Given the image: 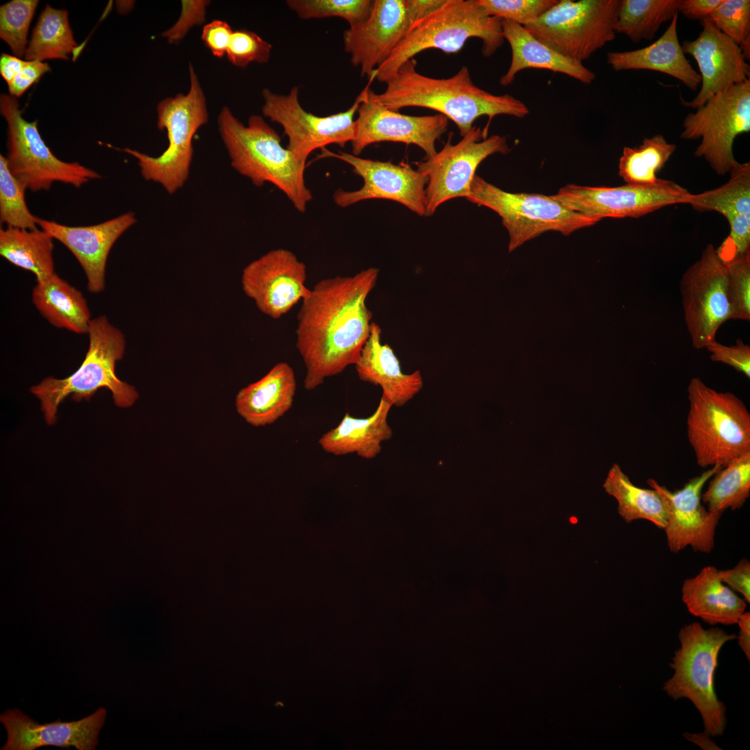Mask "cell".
<instances>
[{
  "mask_svg": "<svg viewBox=\"0 0 750 750\" xmlns=\"http://www.w3.org/2000/svg\"><path fill=\"white\" fill-rule=\"evenodd\" d=\"M379 269L318 281L297 313L296 348L303 362V386L313 390L326 378L357 362L370 331L372 312L366 305Z\"/></svg>",
  "mask_w": 750,
  "mask_h": 750,
  "instance_id": "obj_1",
  "label": "cell"
},
{
  "mask_svg": "<svg viewBox=\"0 0 750 750\" xmlns=\"http://www.w3.org/2000/svg\"><path fill=\"white\" fill-rule=\"evenodd\" d=\"M416 66L414 58L404 62L386 81L383 92L376 94L370 90L372 99L396 111L407 107L435 110L453 122L462 137L481 116L488 117L483 129L488 135L490 124L494 117L506 115L523 118L529 113L527 106L515 97L508 94L496 95L476 85L466 66L447 78L422 74Z\"/></svg>",
  "mask_w": 750,
  "mask_h": 750,
  "instance_id": "obj_2",
  "label": "cell"
},
{
  "mask_svg": "<svg viewBox=\"0 0 750 750\" xmlns=\"http://www.w3.org/2000/svg\"><path fill=\"white\" fill-rule=\"evenodd\" d=\"M219 131L228 153L231 166L257 187L274 185L304 212L312 199L305 181L306 165L281 144V138L263 118L251 115L247 125L228 107L218 117Z\"/></svg>",
  "mask_w": 750,
  "mask_h": 750,
  "instance_id": "obj_3",
  "label": "cell"
},
{
  "mask_svg": "<svg viewBox=\"0 0 750 750\" xmlns=\"http://www.w3.org/2000/svg\"><path fill=\"white\" fill-rule=\"evenodd\" d=\"M472 38L481 40L485 57L491 56L505 41L502 20L488 16L478 0H446L440 8L410 26L369 80L385 83L404 62L417 54L431 49L447 54L457 53Z\"/></svg>",
  "mask_w": 750,
  "mask_h": 750,
  "instance_id": "obj_4",
  "label": "cell"
},
{
  "mask_svg": "<svg viewBox=\"0 0 750 750\" xmlns=\"http://www.w3.org/2000/svg\"><path fill=\"white\" fill-rule=\"evenodd\" d=\"M89 347L81 366L70 376L59 379L47 377L31 392L41 403L47 423L53 424L58 407L68 396L75 401L89 400L99 389L110 390L115 405L128 408L138 398L133 385L120 380L116 362L124 356L126 339L105 315L92 319L88 331Z\"/></svg>",
  "mask_w": 750,
  "mask_h": 750,
  "instance_id": "obj_5",
  "label": "cell"
},
{
  "mask_svg": "<svg viewBox=\"0 0 750 750\" xmlns=\"http://www.w3.org/2000/svg\"><path fill=\"white\" fill-rule=\"evenodd\" d=\"M687 434L701 467H724L750 453V413L734 394L717 392L699 378L688 387Z\"/></svg>",
  "mask_w": 750,
  "mask_h": 750,
  "instance_id": "obj_6",
  "label": "cell"
},
{
  "mask_svg": "<svg viewBox=\"0 0 750 750\" xmlns=\"http://www.w3.org/2000/svg\"><path fill=\"white\" fill-rule=\"evenodd\" d=\"M735 638L717 627L705 629L697 622L684 626L678 634L681 647L670 664L674 674L663 686L672 699L693 703L712 737L722 735L726 725V706L715 690L717 658L723 645Z\"/></svg>",
  "mask_w": 750,
  "mask_h": 750,
  "instance_id": "obj_7",
  "label": "cell"
},
{
  "mask_svg": "<svg viewBox=\"0 0 750 750\" xmlns=\"http://www.w3.org/2000/svg\"><path fill=\"white\" fill-rule=\"evenodd\" d=\"M190 87L187 94L167 97L158 106V127L167 134L168 146L158 156L124 149L138 161L143 178L160 184L173 194L188 180L193 156L192 139L208 122L206 99L192 65H189Z\"/></svg>",
  "mask_w": 750,
  "mask_h": 750,
  "instance_id": "obj_8",
  "label": "cell"
},
{
  "mask_svg": "<svg viewBox=\"0 0 750 750\" xmlns=\"http://www.w3.org/2000/svg\"><path fill=\"white\" fill-rule=\"evenodd\" d=\"M467 199L499 215L509 234V252L544 232L569 235L598 222L570 210L552 196L506 192L476 175Z\"/></svg>",
  "mask_w": 750,
  "mask_h": 750,
  "instance_id": "obj_9",
  "label": "cell"
},
{
  "mask_svg": "<svg viewBox=\"0 0 750 750\" xmlns=\"http://www.w3.org/2000/svg\"><path fill=\"white\" fill-rule=\"evenodd\" d=\"M620 0H558L524 26L561 55L583 62L615 39Z\"/></svg>",
  "mask_w": 750,
  "mask_h": 750,
  "instance_id": "obj_10",
  "label": "cell"
},
{
  "mask_svg": "<svg viewBox=\"0 0 750 750\" xmlns=\"http://www.w3.org/2000/svg\"><path fill=\"white\" fill-rule=\"evenodd\" d=\"M0 110L8 125V167L26 189L33 192L47 190L54 182L80 188L100 177L94 170L78 162L58 158L40 135L38 121L28 122L23 117L16 98L1 94Z\"/></svg>",
  "mask_w": 750,
  "mask_h": 750,
  "instance_id": "obj_11",
  "label": "cell"
},
{
  "mask_svg": "<svg viewBox=\"0 0 750 750\" xmlns=\"http://www.w3.org/2000/svg\"><path fill=\"white\" fill-rule=\"evenodd\" d=\"M680 138L701 139L694 155L703 158L719 175L738 162L733 154L736 137L750 131V80L731 86L689 113Z\"/></svg>",
  "mask_w": 750,
  "mask_h": 750,
  "instance_id": "obj_12",
  "label": "cell"
},
{
  "mask_svg": "<svg viewBox=\"0 0 750 750\" xmlns=\"http://www.w3.org/2000/svg\"><path fill=\"white\" fill-rule=\"evenodd\" d=\"M371 82L357 96L346 110L328 116L307 112L299 100V88L294 86L288 94L274 93L264 89L262 112L272 122L280 124L288 138L287 148L300 162L306 165L309 155L326 145L344 147L351 142L356 133L354 118Z\"/></svg>",
  "mask_w": 750,
  "mask_h": 750,
  "instance_id": "obj_13",
  "label": "cell"
},
{
  "mask_svg": "<svg viewBox=\"0 0 750 750\" xmlns=\"http://www.w3.org/2000/svg\"><path fill=\"white\" fill-rule=\"evenodd\" d=\"M452 135L442 149L424 160L415 162L417 169L428 177L426 187V215L434 214L437 208L448 200L467 199L476 170L487 157L510 151L505 136L488 137L483 129L474 126L456 144Z\"/></svg>",
  "mask_w": 750,
  "mask_h": 750,
  "instance_id": "obj_14",
  "label": "cell"
},
{
  "mask_svg": "<svg viewBox=\"0 0 750 750\" xmlns=\"http://www.w3.org/2000/svg\"><path fill=\"white\" fill-rule=\"evenodd\" d=\"M685 323L692 346L701 349L715 340L720 326L733 319L726 265L708 244L680 281Z\"/></svg>",
  "mask_w": 750,
  "mask_h": 750,
  "instance_id": "obj_15",
  "label": "cell"
},
{
  "mask_svg": "<svg viewBox=\"0 0 750 750\" xmlns=\"http://www.w3.org/2000/svg\"><path fill=\"white\" fill-rule=\"evenodd\" d=\"M690 192L672 181L652 185L589 187L569 184L552 197L572 211L599 222L605 217L644 216L663 207L685 204Z\"/></svg>",
  "mask_w": 750,
  "mask_h": 750,
  "instance_id": "obj_16",
  "label": "cell"
},
{
  "mask_svg": "<svg viewBox=\"0 0 750 750\" xmlns=\"http://www.w3.org/2000/svg\"><path fill=\"white\" fill-rule=\"evenodd\" d=\"M306 278V265L291 251L279 248L248 264L241 285L262 313L277 319L309 296Z\"/></svg>",
  "mask_w": 750,
  "mask_h": 750,
  "instance_id": "obj_17",
  "label": "cell"
},
{
  "mask_svg": "<svg viewBox=\"0 0 750 750\" xmlns=\"http://www.w3.org/2000/svg\"><path fill=\"white\" fill-rule=\"evenodd\" d=\"M333 155L351 165L353 173L363 180L358 190L338 189L333 195L337 206L346 208L364 200L387 199L402 204L418 215H426L428 177L424 173L403 161L394 164L347 152Z\"/></svg>",
  "mask_w": 750,
  "mask_h": 750,
  "instance_id": "obj_18",
  "label": "cell"
},
{
  "mask_svg": "<svg viewBox=\"0 0 750 750\" xmlns=\"http://www.w3.org/2000/svg\"><path fill=\"white\" fill-rule=\"evenodd\" d=\"M357 114L356 133L351 142L355 156L371 144L392 142L416 145L424 151L426 158L431 157L437 152L435 142L449 124V119L439 113L412 116L389 109L372 99L370 88Z\"/></svg>",
  "mask_w": 750,
  "mask_h": 750,
  "instance_id": "obj_19",
  "label": "cell"
},
{
  "mask_svg": "<svg viewBox=\"0 0 750 750\" xmlns=\"http://www.w3.org/2000/svg\"><path fill=\"white\" fill-rule=\"evenodd\" d=\"M721 468L715 465L690 480L683 488L670 491L653 478L647 483L661 497L667 512L665 531L671 551L677 553L687 546L694 551L709 553L714 547L715 533L722 514L706 510L701 503L706 483Z\"/></svg>",
  "mask_w": 750,
  "mask_h": 750,
  "instance_id": "obj_20",
  "label": "cell"
},
{
  "mask_svg": "<svg viewBox=\"0 0 750 750\" xmlns=\"http://www.w3.org/2000/svg\"><path fill=\"white\" fill-rule=\"evenodd\" d=\"M411 24L404 0H374L362 22L343 32L344 51L351 64L368 78L406 35Z\"/></svg>",
  "mask_w": 750,
  "mask_h": 750,
  "instance_id": "obj_21",
  "label": "cell"
},
{
  "mask_svg": "<svg viewBox=\"0 0 750 750\" xmlns=\"http://www.w3.org/2000/svg\"><path fill=\"white\" fill-rule=\"evenodd\" d=\"M702 30L693 40L681 45L685 53L696 60L700 72L701 89L687 107L697 108L717 92L749 80L750 66L740 46L723 33L709 19L701 20Z\"/></svg>",
  "mask_w": 750,
  "mask_h": 750,
  "instance_id": "obj_22",
  "label": "cell"
},
{
  "mask_svg": "<svg viewBox=\"0 0 750 750\" xmlns=\"http://www.w3.org/2000/svg\"><path fill=\"white\" fill-rule=\"evenodd\" d=\"M724 185L699 194H690L685 204L699 211L714 210L728 221L730 232L716 249L725 263L750 253V163L737 162Z\"/></svg>",
  "mask_w": 750,
  "mask_h": 750,
  "instance_id": "obj_23",
  "label": "cell"
},
{
  "mask_svg": "<svg viewBox=\"0 0 750 750\" xmlns=\"http://www.w3.org/2000/svg\"><path fill=\"white\" fill-rule=\"evenodd\" d=\"M106 710L100 708L94 713L77 721L39 724L18 709L7 710L0 721L7 731V741L1 750H34L44 746L75 747L78 750H94L103 726Z\"/></svg>",
  "mask_w": 750,
  "mask_h": 750,
  "instance_id": "obj_24",
  "label": "cell"
},
{
  "mask_svg": "<svg viewBox=\"0 0 750 750\" xmlns=\"http://www.w3.org/2000/svg\"><path fill=\"white\" fill-rule=\"evenodd\" d=\"M135 222L134 213L128 212L92 226H69L42 219L38 225L72 252L85 272L88 290L97 294L105 288L106 266L110 249Z\"/></svg>",
  "mask_w": 750,
  "mask_h": 750,
  "instance_id": "obj_25",
  "label": "cell"
},
{
  "mask_svg": "<svg viewBox=\"0 0 750 750\" xmlns=\"http://www.w3.org/2000/svg\"><path fill=\"white\" fill-rule=\"evenodd\" d=\"M382 330L372 323L369 336L355 364L360 380L378 385L382 397L392 406L401 407L411 400L423 388V378L419 370L404 374L392 347L381 342Z\"/></svg>",
  "mask_w": 750,
  "mask_h": 750,
  "instance_id": "obj_26",
  "label": "cell"
},
{
  "mask_svg": "<svg viewBox=\"0 0 750 750\" xmlns=\"http://www.w3.org/2000/svg\"><path fill=\"white\" fill-rule=\"evenodd\" d=\"M296 390L294 369L285 362H278L261 378L238 391L237 412L252 426L270 425L292 408Z\"/></svg>",
  "mask_w": 750,
  "mask_h": 750,
  "instance_id": "obj_27",
  "label": "cell"
},
{
  "mask_svg": "<svg viewBox=\"0 0 750 750\" xmlns=\"http://www.w3.org/2000/svg\"><path fill=\"white\" fill-rule=\"evenodd\" d=\"M504 40L511 49L508 71L500 78L502 86L510 85L516 74L526 69L549 70L569 76L584 84L591 83L596 74L583 62L565 57L532 35L524 26L502 20Z\"/></svg>",
  "mask_w": 750,
  "mask_h": 750,
  "instance_id": "obj_28",
  "label": "cell"
},
{
  "mask_svg": "<svg viewBox=\"0 0 750 750\" xmlns=\"http://www.w3.org/2000/svg\"><path fill=\"white\" fill-rule=\"evenodd\" d=\"M678 12L670 21L661 37L643 48L626 51H610L607 63L615 71L646 69L660 72L676 78L695 91L701 76L685 56L677 33Z\"/></svg>",
  "mask_w": 750,
  "mask_h": 750,
  "instance_id": "obj_29",
  "label": "cell"
},
{
  "mask_svg": "<svg viewBox=\"0 0 750 750\" xmlns=\"http://www.w3.org/2000/svg\"><path fill=\"white\" fill-rule=\"evenodd\" d=\"M392 405L381 397L374 412L357 418L346 412L339 424L319 439L324 451L334 456L356 453L373 459L381 451V444L392 436L388 416Z\"/></svg>",
  "mask_w": 750,
  "mask_h": 750,
  "instance_id": "obj_30",
  "label": "cell"
},
{
  "mask_svg": "<svg viewBox=\"0 0 750 750\" xmlns=\"http://www.w3.org/2000/svg\"><path fill=\"white\" fill-rule=\"evenodd\" d=\"M718 569L707 566L694 577L685 579L682 599L688 611L711 625L737 624L744 612L746 601L724 585Z\"/></svg>",
  "mask_w": 750,
  "mask_h": 750,
  "instance_id": "obj_31",
  "label": "cell"
},
{
  "mask_svg": "<svg viewBox=\"0 0 750 750\" xmlns=\"http://www.w3.org/2000/svg\"><path fill=\"white\" fill-rule=\"evenodd\" d=\"M32 301L42 316L56 328L88 333L92 319L87 301L81 291L56 273L37 282Z\"/></svg>",
  "mask_w": 750,
  "mask_h": 750,
  "instance_id": "obj_32",
  "label": "cell"
},
{
  "mask_svg": "<svg viewBox=\"0 0 750 750\" xmlns=\"http://www.w3.org/2000/svg\"><path fill=\"white\" fill-rule=\"evenodd\" d=\"M53 238L38 228L0 229V255L16 267L32 272L42 281L54 272Z\"/></svg>",
  "mask_w": 750,
  "mask_h": 750,
  "instance_id": "obj_33",
  "label": "cell"
},
{
  "mask_svg": "<svg viewBox=\"0 0 750 750\" xmlns=\"http://www.w3.org/2000/svg\"><path fill=\"white\" fill-rule=\"evenodd\" d=\"M603 487L616 499L618 512L627 523L646 519L660 528L666 526V509L658 492L635 485L619 465L611 467Z\"/></svg>",
  "mask_w": 750,
  "mask_h": 750,
  "instance_id": "obj_34",
  "label": "cell"
},
{
  "mask_svg": "<svg viewBox=\"0 0 750 750\" xmlns=\"http://www.w3.org/2000/svg\"><path fill=\"white\" fill-rule=\"evenodd\" d=\"M78 44L66 10L46 5L34 27L24 57L26 60H68Z\"/></svg>",
  "mask_w": 750,
  "mask_h": 750,
  "instance_id": "obj_35",
  "label": "cell"
},
{
  "mask_svg": "<svg viewBox=\"0 0 750 750\" xmlns=\"http://www.w3.org/2000/svg\"><path fill=\"white\" fill-rule=\"evenodd\" d=\"M678 0H620L616 33L633 42L651 40L660 26L678 12Z\"/></svg>",
  "mask_w": 750,
  "mask_h": 750,
  "instance_id": "obj_36",
  "label": "cell"
},
{
  "mask_svg": "<svg viewBox=\"0 0 750 750\" xmlns=\"http://www.w3.org/2000/svg\"><path fill=\"white\" fill-rule=\"evenodd\" d=\"M676 149L675 144L669 143L660 134L645 138L638 147H624L619 160V176L626 184L655 185L660 180L657 173Z\"/></svg>",
  "mask_w": 750,
  "mask_h": 750,
  "instance_id": "obj_37",
  "label": "cell"
},
{
  "mask_svg": "<svg viewBox=\"0 0 750 750\" xmlns=\"http://www.w3.org/2000/svg\"><path fill=\"white\" fill-rule=\"evenodd\" d=\"M701 495L708 510L722 514L741 508L750 495V453L735 459L712 476Z\"/></svg>",
  "mask_w": 750,
  "mask_h": 750,
  "instance_id": "obj_38",
  "label": "cell"
},
{
  "mask_svg": "<svg viewBox=\"0 0 750 750\" xmlns=\"http://www.w3.org/2000/svg\"><path fill=\"white\" fill-rule=\"evenodd\" d=\"M25 186L10 172L5 156L0 155V222L8 227L33 230L40 218L33 215L25 200Z\"/></svg>",
  "mask_w": 750,
  "mask_h": 750,
  "instance_id": "obj_39",
  "label": "cell"
},
{
  "mask_svg": "<svg viewBox=\"0 0 750 750\" xmlns=\"http://www.w3.org/2000/svg\"><path fill=\"white\" fill-rule=\"evenodd\" d=\"M371 0H288V7L303 19L340 17L349 26L362 22L372 8Z\"/></svg>",
  "mask_w": 750,
  "mask_h": 750,
  "instance_id": "obj_40",
  "label": "cell"
},
{
  "mask_svg": "<svg viewBox=\"0 0 750 750\" xmlns=\"http://www.w3.org/2000/svg\"><path fill=\"white\" fill-rule=\"evenodd\" d=\"M38 4L37 0H12L0 8V38L18 58L25 54L29 26Z\"/></svg>",
  "mask_w": 750,
  "mask_h": 750,
  "instance_id": "obj_41",
  "label": "cell"
},
{
  "mask_svg": "<svg viewBox=\"0 0 750 750\" xmlns=\"http://www.w3.org/2000/svg\"><path fill=\"white\" fill-rule=\"evenodd\" d=\"M737 43L747 61L750 58V1L722 0L708 17Z\"/></svg>",
  "mask_w": 750,
  "mask_h": 750,
  "instance_id": "obj_42",
  "label": "cell"
},
{
  "mask_svg": "<svg viewBox=\"0 0 750 750\" xmlns=\"http://www.w3.org/2000/svg\"><path fill=\"white\" fill-rule=\"evenodd\" d=\"M558 0H478L485 12L523 26L536 22Z\"/></svg>",
  "mask_w": 750,
  "mask_h": 750,
  "instance_id": "obj_43",
  "label": "cell"
},
{
  "mask_svg": "<svg viewBox=\"0 0 750 750\" xmlns=\"http://www.w3.org/2000/svg\"><path fill=\"white\" fill-rule=\"evenodd\" d=\"M726 265L733 319L750 321V253Z\"/></svg>",
  "mask_w": 750,
  "mask_h": 750,
  "instance_id": "obj_44",
  "label": "cell"
},
{
  "mask_svg": "<svg viewBox=\"0 0 750 750\" xmlns=\"http://www.w3.org/2000/svg\"><path fill=\"white\" fill-rule=\"evenodd\" d=\"M271 50L272 45L258 35L242 29L233 31L226 53L233 65L244 67L252 62L266 63Z\"/></svg>",
  "mask_w": 750,
  "mask_h": 750,
  "instance_id": "obj_45",
  "label": "cell"
},
{
  "mask_svg": "<svg viewBox=\"0 0 750 750\" xmlns=\"http://www.w3.org/2000/svg\"><path fill=\"white\" fill-rule=\"evenodd\" d=\"M710 353V359L719 362L743 373L748 378L750 377V346L741 339H738L735 344L724 345L715 340L710 342L706 348Z\"/></svg>",
  "mask_w": 750,
  "mask_h": 750,
  "instance_id": "obj_46",
  "label": "cell"
},
{
  "mask_svg": "<svg viewBox=\"0 0 750 750\" xmlns=\"http://www.w3.org/2000/svg\"><path fill=\"white\" fill-rule=\"evenodd\" d=\"M208 3L206 1H183L182 13L178 22L162 35L169 42L183 38L190 26L204 20L205 7Z\"/></svg>",
  "mask_w": 750,
  "mask_h": 750,
  "instance_id": "obj_47",
  "label": "cell"
},
{
  "mask_svg": "<svg viewBox=\"0 0 750 750\" xmlns=\"http://www.w3.org/2000/svg\"><path fill=\"white\" fill-rule=\"evenodd\" d=\"M233 33L226 22L213 20L203 26L201 39L215 56L222 58L227 51Z\"/></svg>",
  "mask_w": 750,
  "mask_h": 750,
  "instance_id": "obj_48",
  "label": "cell"
},
{
  "mask_svg": "<svg viewBox=\"0 0 750 750\" xmlns=\"http://www.w3.org/2000/svg\"><path fill=\"white\" fill-rule=\"evenodd\" d=\"M49 70L50 67L46 62L26 60L22 69L8 84L9 95L19 98Z\"/></svg>",
  "mask_w": 750,
  "mask_h": 750,
  "instance_id": "obj_49",
  "label": "cell"
},
{
  "mask_svg": "<svg viewBox=\"0 0 750 750\" xmlns=\"http://www.w3.org/2000/svg\"><path fill=\"white\" fill-rule=\"evenodd\" d=\"M719 580L728 585L750 601V563L747 559L741 560L735 567L727 570H718Z\"/></svg>",
  "mask_w": 750,
  "mask_h": 750,
  "instance_id": "obj_50",
  "label": "cell"
},
{
  "mask_svg": "<svg viewBox=\"0 0 750 750\" xmlns=\"http://www.w3.org/2000/svg\"><path fill=\"white\" fill-rule=\"evenodd\" d=\"M722 0H678V12L690 19L708 18Z\"/></svg>",
  "mask_w": 750,
  "mask_h": 750,
  "instance_id": "obj_51",
  "label": "cell"
},
{
  "mask_svg": "<svg viewBox=\"0 0 750 750\" xmlns=\"http://www.w3.org/2000/svg\"><path fill=\"white\" fill-rule=\"evenodd\" d=\"M404 1L408 18L411 25L435 11L446 1V0Z\"/></svg>",
  "mask_w": 750,
  "mask_h": 750,
  "instance_id": "obj_52",
  "label": "cell"
},
{
  "mask_svg": "<svg viewBox=\"0 0 750 750\" xmlns=\"http://www.w3.org/2000/svg\"><path fill=\"white\" fill-rule=\"evenodd\" d=\"M26 60L5 53L0 57V74L7 85L9 84L24 65Z\"/></svg>",
  "mask_w": 750,
  "mask_h": 750,
  "instance_id": "obj_53",
  "label": "cell"
},
{
  "mask_svg": "<svg viewBox=\"0 0 750 750\" xmlns=\"http://www.w3.org/2000/svg\"><path fill=\"white\" fill-rule=\"evenodd\" d=\"M739 625L740 632L737 638L738 644L747 659L750 660V613L744 612L737 622Z\"/></svg>",
  "mask_w": 750,
  "mask_h": 750,
  "instance_id": "obj_54",
  "label": "cell"
},
{
  "mask_svg": "<svg viewBox=\"0 0 750 750\" xmlns=\"http://www.w3.org/2000/svg\"><path fill=\"white\" fill-rule=\"evenodd\" d=\"M684 737L689 741L700 747L704 750H715L721 749L715 743H714L710 738V735L704 731V733H686Z\"/></svg>",
  "mask_w": 750,
  "mask_h": 750,
  "instance_id": "obj_55",
  "label": "cell"
}]
</instances>
